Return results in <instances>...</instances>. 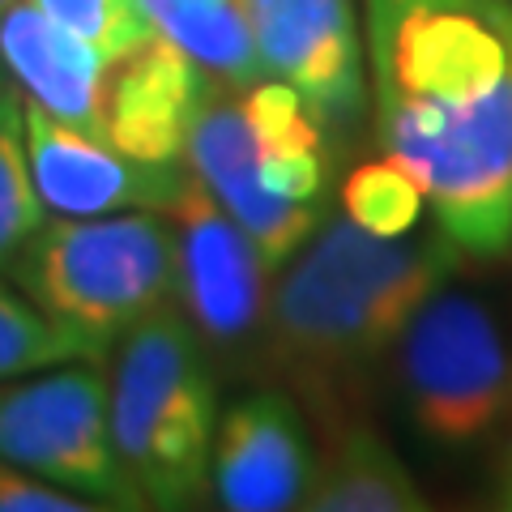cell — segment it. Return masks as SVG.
I'll return each instance as SVG.
<instances>
[{"label": "cell", "mask_w": 512, "mask_h": 512, "mask_svg": "<svg viewBox=\"0 0 512 512\" xmlns=\"http://www.w3.org/2000/svg\"><path fill=\"white\" fill-rule=\"evenodd\" d=\"M308 512H423L427 495L410 474L402 453L389 444L380 427L355 414L325 427V444L316 448V470Z\"/></svg>", "instance_id": "9a60e30c"}, {"label": "cell", "mask_w": 512, "mask_h": 512, "mask_svg": "<svg viewBox=\"0 0 512 512\" xmlns=\"http://www.w3.org/2000/svg\"><path fill=\"white\" fill-rule=\"evenodd\" d=\"M423 210L419 180L389 154L367 158L342 180V214L372 235H406L419 227Z\"/></svg>", "instance_id": "d6986e66"}, {"label": "cell", "mask_w": 512, "mask_h": 512, "mask_svg": "<svg viewBox=\"0 0 512 512\" xmlns=\"http://www.w3.org/2000/svg\"><path fill=\"white\" fill-rule=\"evenodd\" d=\"M43 222H47V205L26 163L22 90L0 82V274Z\"/></svg>", "instance_id": "ac0fdd59"}, {"label": "cell", "mask_w": 512, "mask_h": 512, "mask_svg": "<svg viewBox=\"0 0 512 512\" xmlns=\"http://www.w3.org/2000/svg\"><path fill=\"white\" fill-rule=\"evenodd\" d=\"M184 163L218 197L244 235L256 244L269 274L291 261V256L308 244V235L325 222V205H303V201H282L274 197L252 171V146L244 111H239V90L210 77L197 116L188 128Z\"/></svg>", "instance_id": "8fae6325"}, {"label": "cell", "mask_w": 512, "mask_h": 512, "mask_svg": "<svg viewBox=\"0 0 512 512\" xmlns=\"http://www.w3.org/2000/svg\"><path fill=\"white\" fill-rule=\"evenodd\" d=\"M265 73L299 90L325 133H350L367 111V47L355 0H239Z\"/></svg>", "instance_id": "ba28073f"}, {"label": "cell", "mask_w": 512, "mask_h": 512, "mask_svg": "<svg viewBox=\"0 0 512 512\" xmlns=\"http://www.w3.org/2000/svg\"><path fill=\"white\" fill-rule=\"evenodd\" d=\"M137 5L150 18L154 35L175 43L218 82L244 90L269 77L239 0H137Z\"/></svg>", "instance_id": "2e32d148"}, {"label": "cell", "mask_w": 512, "mask_h": 512, "mask_svg": "<svg viewBox=\"0 0 512 512\" xmlns=\"http://www.w3.org/2000/svg\"><path fill=\"white\" fill-rule=\"evenodd\" d=\"M252 171L274 197L325 205L329 197V133L308 103L278 77H261L239 90Z\"/></svg>", "instance_id": "5bb4252c"}, {"label": "cell", "mask_w": 512, "mask_h": 512, "mask_svg": "<svg viewBox=\"0 0 512 512\" xmlns=\"http://www.w3.org/2000/svg\"><path fill=\"white\" fill-rule=\"evenodd\" d=\"M0 457L103 508H146L111 440L99 359L0 380Z\"/></svg>", "instance_id": "8992f818"}, {"label": "cell", "mask_w": 512, "mask_h": 512, "mask_svg": "<svg viewBox=\"0 0 512 512\" xmlns=\"http://www.w3.org/2000/svg\"><path fill=\"white\" fill-rule=\"evenodd\" d=\"M9 278L94 350L175 303V227L167 214H56L18 248Z\"/></svg>", "instance_id": "277c9868"}, {"label": "cell", "mask_w": 512, "mask_h": 512, "mask_svg": "<svg viewBox=\"0 0 512 512\" xmlns=\"http://www.w3.org/2000/svg\"><path fill=\"white\" fill-rule=\"evenodd\" d=\"M107 69L111 64L56 26L35 0L0 13V73L47 116L107 141Z\"/></svg>", "instance_id": "4fadbf2b"}, {"label": "cell", "mask_w": 512, "mask_h": 512, "mask_svg": "<svg viewBox=\"0 0 512 512\" xmlns=\"http://www.w3.org/2000/svg\"><path fill=\"white\" fill-rule=\"evenodd\" d=\"M35 5L73 39L94 47L107 64H116L120 56L154 39V26L137 0H35Z\"/></svg>", "instance_id": "ffe728a7"}, {"label": "cell", "mask_w": 512, "mask_h": 512, "mask_svg": "<svg viewBox=\"0 0 512 512\" xmlns=\"http://www.w3.org/2000/svg\"><path fill=\"white\" fill-rule=\"evenodd\" d=\"M99 500H86L69 487H56L47 478L0 457V512H99Z\"/></svg>", "instance_id": "44dd1931"}, {"label": "cell", "mask_w": 512, "mask_h": 512, "mask_svg": "<svg viewBox=\"0 0 512 512\" xmlns=\"http://www.w3.org/2000/svg\"><path fill=\"white\" fill-rule=\"evenodd\" d=\"M22 133H26V163L35 188L52 214L94 218V214H124V210H154L163 214L180 197L188 180V163H146L116 150L103 137L47 116L39 103L22 99Z\"/></svg>", "instance_id": "9c48e42d"}, {"label": "cell", "mask_w": 512, "mask_h": 512, "mask_svg": "<svg viewBox=\"0 0 512 512\" xmlns=\"http://www.w3.org/2000/svg\"><path fill=\"white\" fill-rule=\"evenodd\" d=\"M73 359H103L86 338L56 325L35 299L0 278V380L43 372Z\"/></svg>", "instance_id": "e0dca14e"}, {"label": "cell", "mask_w": 512, "mask_h": 512, "mask_svg": "<svg viewBox=\"0 0 512 512\" xmlns=\"http://www.w3.org/2000/svg\"><path fill=\"white\" fill-rule=\"evenodd\" d=\"M210 73L154 35L107 69V141L146 163H184L188 128Z\"/></svg>", "instance_id": "7c38bea8"}, {"label": "cell", "mask_w": 512, "mask_h": 512, "mask_svg": "<svg viewBox=\"0 0 512 512\" xmlns=\"http://www.w3.org/2000/svg\"><path fill=\"white\" fill-rule=\"evenodd\" d=\"M175 227V303L222 359L256 355L269 308V269L244 227L188 171L167 210Z\"/></svg>", "instance_id": "52a82bcc"}, {"label": "cell", "mask_w": 512, "mask_h": 512, "mask_svg": "<svg viewBox=\"0 0 512 512\" xmlns=\"http://www.w3.org/2000/svg\"><path fill=\"white\" fill-rule=\"evenodd\" d=\"M389 363L410 427L436 448H470L512 414V338L500 312L453 278L410 316Z\"/></svg>", "instance_id": "5b68a950"}, {"label": "cell", "mask_w": 512, "mask_h": 512, "mask_svg": "<svg viewBox=\"0 0 512 512\" xmlns=\"http://www.w3.org/2000/svg\"><path fill=\"white\" fill-rule=\"evenodd\" d=\"M495 495H500V508H512V448L500 466V483H495Z\"/></svg>", "instance_id": "7402d4cb"}, {"label": "cell", "mask_w": 512, "mask_h": 512, "mask_svg": "<svg viewBox=\"0 0 512 512\" xmlns=\"http://www.w3.org/2000/svg\"><path fill=\"white\" fill-rule=\"evenodd\" d=\"M376 137L457 252H512V0H363Z\"/></svg>", "instance_id": "6da1fadb"}, {"label": "cell", "mask_w": 512, "mask_h": 512, "mask_svg": "<svg viewBox=\"0 0 512 512\" xmlns=\"http://www.w3.org/2000/svg\"><path fill=\"white\" fill-rule=\"evenodd\" d=\"M9 5H13V0H0V13H5V9H9Z\"/></svg>", "instance_id": "603a6c76"}, {"label": "cell", "mask_w": 512, "mask_h": 512, "mask_svg": "<svg viewBox=\"0 0 512 512\" xmlns=\"http://www.w3.org/2000/svg\"><path fill=\"white\" fill-rule=\"evenodd\" d=\"M111 440L146 508H192L210 491L218 380L180 303L124 329L107 376Z\"/></svg>", "instance_id": "3957f363"}, {"label": "cell", "mask_w": 512, "mask_h": 512, "mask_svg": "<svg viewBox=\"0 0 512 512\" xmlns=\"http://www.w3.org/2000/svg\"><path fill=\"white\" fill-rule=\"evenodd\" d=\"M0 82H5V73H0Z\"/></svg>", "instance_id": "cb8c5ba5"}, {"label": "cell", "mask_w": 512, "mask_h": 512, "mask_svg": "<svg viewBox=\"0 0 512 512\" xmlns=\"http://www.w3.org/2000/svg\"><path fill=\"white\" fill-rule=\"evenodd\" d=\"M461 261L440 227L372 235L346 214L325 218L274 274L256 355L320 431L355 419L410 316Z\"/></svg>", "instance_id": "7a4b0ae2"}, {"label": "cell", "mask_w": 512, "mask_h": 512, "mask_svg": "<svg viewBox=\"0 0 512 512\" xmlns=\"http://www.w3.org/2000/svg\"><path fill=\"white\" fill-rule=\"evenodd\" d=\"M316 470L308 414L282 384L252 389L218 414L210 448V491L231 512L303 508Z\"/></svg>", "instance_id": "30bf717a"}]
</instances>
